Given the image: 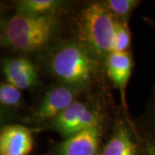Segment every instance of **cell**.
<instances>
[{
	"mask_svg": "<svg viewBox=\"0 0 155 155\" xmlns=\"http://www.w3.org/2000/svg\"><path fill=\"white\" fill-rule=\"evenodd\" d=\"M60 25L57 15L32 16L16 13L2 24V45L23 53L48 47Z\"/></svg>",
	"mask_w": 155,
	"mask_h": 155,
	"instance_id": "cell-1",
	"label": "cell"
},
{
	"mask_svg": "<svg viewBox=\"0 0 155 155\" xmlns=\"http://www.w3.org/2000/svg\"><path fill=\"white\" fill-rule=\"evenodd\" d=\"M97 124H102L99 111L87 103L76 100L51 121L49 127L67 139Z\"/></svg>",
	"mask_w": 155,
	"mask_h": 155,
	"instance_id": "cell-4",
	"label": "cell"
},
{
	"mask_svg": "<svg viewBox=\"0 0 155 155\" xmlns=\"http://www.w3.org/2000/svg\"><path fill=\"white\" fill-rule=\"evenodd\" d=\"M2 70L6 82L21 91L33 89L38 84L37 71L33 63L25 57H13L4 60Z\"/></svg>",
	"mask_w": 155,
	"mask_h": 155,
	"instance_id": "cell-7",
	"label": "cell"
},
{
	"mask_svg": "<svg viewBox=\"0 0 155 155\" xmlns=\"http://www.w3.org/2000/svg\"><path fill=\"white\" fill-rule=\"evenodd\" d=\"M33 143L32 131L28 127L13 124L1 129V155H28L33 149Z\"/></svg>",
	"mask_w": 155,
	"mask_h": 155,
	"instance_id": "cell-8",
	"label": "cell"
},
{
	"mask_svg": "<svg viewBox=\"0 0 155 155\" xmlns=\"http://www.w3.org/2000/svg\"><path fill=\"white\" fill-rule=\"evenodd\" d=\"M130 127L119 123L104 146L102 155H140V145Z\"/></svg>",
	"mask_w": 155,
	"mask_h": 155,
	"instance_id": "cell-10",
	"label": "cell"
},
{
	"mask_svg": "<svg viewBox=\"0 0 155 155\" xmlns=\"http://www.w3.org/2000/svg\"><path fill=\"white\" fill-rule=\"evenodd\" d=\"M116 21L104 2L86 5L78 18V41L97 60H106L115 49Z\"/></svg>",
	"mask_w": 155,
	"mask_h": 155,
	"instance_id": "cell-2",
	"label": "cell"
},
{
	"mask_svg": "<svg viewBox=\"0 0 155 155\" xmlns=\"http://www.w3.org/2000/svg\"><path fill=\"white\" fill-rule=\"evenodd\" d=\"M81 90L64 84L52 87L40 102L35 116L40 121L54 120L77 100Z\"/></svg>",
	"mask_w": 155,
	"mask_h": 155,
	"instance_id": "cell-5",
	"label": "cell"
},
{
	"mask_svg": "<svg viewBox=\"0 0 155 155\" xmlns=\"http://www.w3.org/2000/svg\"><path fill=\"white\" fill-rule=\"evenodd\" d=\"M103 2L116 20L123 22H127V18L140 3L136 0H108Z\"/></svg>",
	"mask_w": 155,
	"mask_h": 155,
	"instance_id": "cell-13",
	"label": "cell"
},
{
	"mask_svg": "<svg viewBox=\"0 0 155 155\" xmlns=\"http://www.w3.org/2000/svg\"><path fill=\"white\" fill-rule=\"evenodd\" d=\"M102 135V124L84 129L65 139L57 146V155H97Z\"/></svg>",
	"mask_w": 155,
	"mask_h": 155,
	"instance_id": "cell-6",
	"label": "cell"
},
{
	"mask_svg": "<svg viewBox=\"0 0 155 155\" xmlns=\"http://www.w3.org/2000/svg\"><path fill=\"white\" fill-rule=\"evenodd\" d=\"M48 68L61 84L83 88L96 77L98 60L80 42L72 41L64 42L53 51Z\"/></svg>",
	"mask_w": 155,
	"mask_h": 155,
	"instance_id": "cell-3",
	"label": "cell"
},
{
	"mask_svg": "<svg viewBox=\"0 0 155 155\" xmlns=\"http://www.w3.org/2000/svg\"><path fill=\"white\" fill-rule=\"evenodd\" d=\"M140 144V155H155V144L150 141L149 140L143 137Z\"/></svg>",
	"mask_w": 155,
	"mask_h": 155,
	"instance_id": "cell-16",
	"label": "cell"
},
{
	"mask_svg": "<svg viewBox=\"0 0 155 155\" xmlns=\"http://www.w3.org/2000/svg\"><path fill=\"white\" fill-rule=\"evenodd\" d=\"M137 123L141 137L155 144V78L147 104Z\"/></svg>",
	"mask_w": 155,
	"mask_h": 155,
	"instance_id": "cell-12",
	"label": "cell"
},
{
	"mask_svg": "<svg viewBox=\"0 0 155 155\" xmlns=\"http://www.w3.org/2000/svg\"><path fill=\"white\" fill-rule=\"evenodd\" d=\"M131 44V32L127 22L116 21V40L114 52H129Z\"/></svg>",
	"mask_w": 155,
	"mask_h": 155,
	"instance_id": "cell-15",
	"label": "cell"
},
{
	"mask_svg": "<svg viewBox=\"0 0 155 155\" xmlns=\"http://www.w3.org/2000/svg\"><path fill=\"white\" fill-rule=\"evenodd\" d=\"M22 101L21 90L8 82H2L0 84V103L5 107H17Z\"/></svg>",
	"mask_w": 155,
	"mask_h": 155,
	"instance_id": "cell-14",
	"label": "cell"
},
{
	"mask_svg": "<svg viewBox=\"0 0 155 155\" xmlns=\"http://www.w3.org/2000/svg\"><path fill=\"white\" fill-rule=\"evenodd\" d=\"M107 73L112 83L119 90L122 105L126 108V90L134 67L130 52H113L105 60Z\"/></svg>",
	"mask_w": 155,
	"mask_h": 155,
	"instance_id": "cell-9",
	"label": "cell"
},
{
	"mask_svg": "<svg viewBox=\"0 0 155 155\" xmlns=\"http://www.w3.org/2000/svg\"><path fill=\"white\" fill-rule=\"evenodd\" d=\"M66 2L61 0H21L16 4L18 14L32 16L56 15Z\"/></svg>",
	"mask_w": 155,
	"mask_h": 155,
	"instance_id": "cell-11",
	"label": "cell"
}]
</instances>
